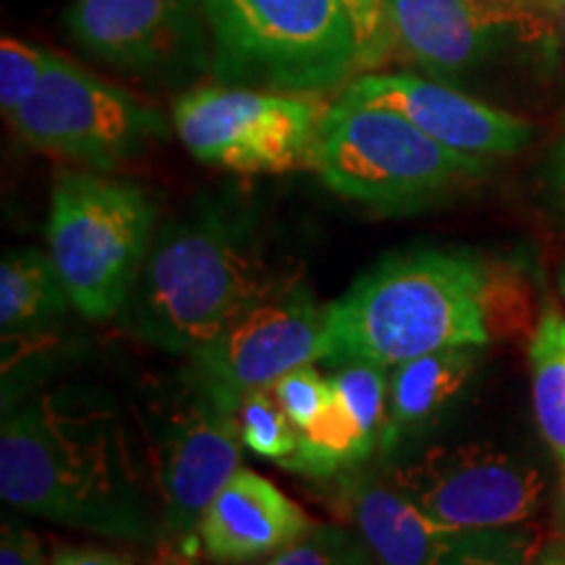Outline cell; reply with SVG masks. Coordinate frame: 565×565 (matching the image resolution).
<instances>
[{
    "mask_svg": "<svg viewBox=\"0 0 565 565\" xmlns=\"http://www.w3.org/2000/svg\"><path fill=\"white\" fill-rule=\"evenodd\" d=\"M0 494L17 511L110 540L162 534L124 416L103 393L58 387L13 408L0 427Z\"/></svg>",
    "mask_w": 565,
    "mask_h": 565,
    "instance_id": "1",
    "label": "cell"
},
{
    "mask_svg": "<svg viewBox=\"0 0 565 565\" xmlns=\"http://www.w3.org/2000/svg\"><path fill=\"white\" fill-rule=\"evenodd\" d=\"M288 282L273 270L249 207L200 196L154 233L118 317L145 343L192 359Z\"/></svg>",
    "mask_w": 565,
    "mask_h": 565,
    "instance_id": "2",
    "label": "cell"
},
{
    "mask_svg": "<svg viewBox=\"0 0 565 565\" xmlns=\"http://www.w3.org/2000/svg\"><path fill=\"white\" fill-rule=\"evenodd\" d=\"M484 265L466 252L412 249L370 267L330 303L324 364L393 366L454 345H487Z\"/></svg>",
    "mask_w": 565,
    "mask_h": 565,
    "instance_id": "3",
    "label": "cell"
},
{
    "mask_svg": "<svg viewBox=\"0 0 565 565\" xmlns=\"http://www.w3.org/2000/svg\"><path fill=\"white\" fill-rule=\"evenodd\" d=\"M212 76L228 87L324 95L359 68L341 0H202Z\"/></svg>",
    "mask_w": 565,
    "mask_h": 565,
    "instance_id": "4",
    "label": "cell"
},
{
    "mask_svg": "<svg viewBox=\"0 0 565 565\" xmlns=\"http://www.w3.org/2000/svg\"><path fill=\"white\" fill-rule=\"evenodd\" d=\"M312 171L343 200L395 215L482 179L490 160L450 150L387 108L335 100L320 126Z\"/></svg>",
    "mask_w": 565,
    "mask_h": 565,
    "instance_id": "5",
    "label": "cell"
},
{
    "mask_svg": "<svg viewBox=\"0 0 565 565\" xmlns=\"http://www.w3.org/2000/svg\"><path fill=\"white\" fill-rule=\"evenodd\" d=\"M158 207L131 181L71 171L58 175L47 249L68 299L87 320L121 315L154 238Z\"/></svg>",
    "mask_w": 565,
    "mask_h": 565,
    "instance_id": "6",
    "label": "cell"
},
{
    "mask_svg": "<svg viewBox=\"0 0 565 565\" xmlns=\"http://www.w3.org/2000/svg\"><path fill=\"white\" fill-rule=\"evenodd\" d=\"M145 429L154 454L162 534L175 545L200 542L202 515L221 487L242 469L238 401L192 364L147 401Z\"/></svg>",
    "mask_w": 565,
    "mask_h": 565,
    "instance_id": "7",
    "label": "cell"
},
{
    "mask_svg": "<svg viewBox=\"0 0 565 565\" xmlns=\"http://www.w3.org/2000/svg\"><path fill=\"white\" fill-rule=\"evenodd\" d=\"M328 105L322 95L254 87H200L173 103V129L189 154L236 173L312 168Z\"/></svg>",
    "mask_w": 565,
    "mask_h": 565,
    "instance_id": "8",
    "label": "cell"
},
{
    "mask_svg": "<svg viewBox=\"0 0 565 565\" xmlns=\"http://www.w3.org/2000/svg\"><path fill=\"white\" fill-rule=\"evenodd\" d=\"M6 121L34 150L95 171H113L168 137L160 110L58 53H51L38 92Z\"/></svg>",
    "mask_w": 565,
    "mask_h": 565,
    "instance_id": "9",
    "label": "cell"
},
{
    "mask_svg": "<svg viewBox=\"0 0 565 565\" xmlns=\"http://www.w3.org/2000/svg\"><path fill=\"white\" fill-rule=\"evenodd\" d=\"M387 475L448 532L524 524L540 511L547 490L540 469L490 445L424 450L391 466Z\"/></svg>",
    "mask_w": 565,
    "mask_h": 565,
    "instance_id": "10",
    "label": "cell"
},
{
    "mask_svg": "<svg viewBox=\"0 0 565 565\" xmlns=\"http://www.w3.org/2000/svg\"><path fill=\"white\" fill-rule=\"evenodd\" d=\"M63 24L84 53L137 79L175 82L212 66L202 0H71Z\"/></svg>",
    "mask_w": 565,
    "mask_h": 565,
    "instance_id": "11",
    "label": "cell"
},
{
    "mask_svg": "<svg viewBox=\"0 0 565 565\" xmlns=\"http://www.w3.org/2000/svg\"><path fill=\"white\" fill-rule=\"evenodd\" d=\"M330 356V303L315 299L303 282L267 296L228 324L192 364L231 398L273 387L296 366Z\"/></svg>",
    "mask_w": 565,
    "mask_h": 565,
    "instance_id": "12",
    "label": "cell"
},
{
    "mask_svg": "<svg viewBox=\"0 0 565 565\" xmlns=\"http://www.w3.org/2000/svg\"><path fill=\"white\" fill-rule=\"evenodd\" d=\"M547 13L503 0H391L393 55L433 79H458L490 58L505 34L540 40Z\"/></svg>",
    "mask_w": 565,
    "mask_h": 565,
    "instance_id": "13",
    "label": "cell"
},
{
    "mask_svg": "<svg viewBox=\"0 0 565 565\" xmlns=\"http://www.w3.org/2000/svg\"><path fill=\"white\" fill-rule=\"evenodd\" d=\"M338 100L398 113L450 150L484 160L521 152L532 139L526 118L412 71H366L345 84Z\"/></svg>",
    "mask_w": 565,
    "mask_h": 565,
    "instance_id": "14",
    "label": "cell"
},
{
    "mask_svg": "<svg viewBox=\"0 0 565 565\" xmlns=\"http://www.w3.org/2000/svg\"><path fill=\"white\" fill-rule=\"evenodd\" d=\"M315 521L270 479L238 469L212 498L200 542L215 565H254L301 540Z\"/></svg>",
    "mask_w": 565,
    "mask_h": 565,
    "instance_id": "15",
    "label": "cell"
},
{
    "mask_svg": "<svg viewBox=\"0 0 565 565\" xmlns=\"http://www.w3.org/2000/svg\"><path fill=\"white\" fill-rule=\"evenodd\" d=\"M343 508L374 565H433L454 534L427 519L391 475L351 477Z\"/></svg>",
    "mask_w": 565,
    "mask_h": 565,
    "instance_id": "16",
    "label": "cell"
},
{
    "mask_svg": "<svg viewBox=\"0 0 565 565\" xmlns=\"http://www.w3.org/2000/svg\"><path fill=\"white\" fill-rule=\"evenodd\" d=\"M477 364L479 345H454L393 366L387 419L380 440L383 461H393L461 398Z\"/></svg>",
    "mask_w": 565,
    "mask_h": 565,
    "instance_id": "17",
    "label": "cell"
},
{
    "mask_svg": "<svg viewBox=\"0 0 565 565\" xmlns=\"http://www.w3.org/2000/svg\"><path fill=\"white\" fill-rule=\"evenodd\" d=\"M333 383V380H330ZM380 454V435H374L349 401L333 387V395L324 404L309 429L299 435V445L288 458L278 461L282 469L296 475L324 479L356 469Z\"/></svg>",
    "mask_w": 565,
    "mask_h": 565,
    "instance_id": "18",
    "label": "cell"
},
{
    "mask_svg": "<svg viewBox=\"0 0 565 565\" xmlns=\"http://www.w3.org/2000/svg\"><path fill=\"white\" fill-rule=\"evenodd\" d=\"M71 303L51 254L13 249L0 263V328L3 338L32 333Z\"/></svg>",
    "mask_w": 565,
    "mask_h": 565,
    "instance_id": "19",
    "label": "cell"
},
{
    "mask_svg": "<svg viewBox=\"0 0 565 565\" xmlns=\"http://www.w3.org/2000/svg\"><path fill=\"white\" fill-rule=\"evenodd\" d=\"M532 398L540 433L565 466V315L545 307L532 338Z\"/></svg>",
    "mask_w": 565,
    "mask_h": 565,
    "instance_id": "20",
    "label": "cell"
},
{
    "mask_svg": "<svg viewBox=\"0 0 565 565\" xmlns=\"http://www.w3.org/2000/svg\"><path fill=\"white\" fill-rule=\"evenodd\" d=\"M238 427H242L246 448L273 461L291 456L301 435L299 427L282 412L273 387H259L238 401Z\"/></svg>",
    "mask_w": 565,
    "mask_h": 565,
    "instance_id": "21",
    "label": "cell"
},
{
    "mask_svg": "<svg viewBox=\"0 0 565 565\" xmlns=\"http://www.w3.org/2000/svg\"><path fill=\"white\" fill-rule=\"evenodd\" d=\"M482 309L490 338L515 335L529 328L534 317V299L526 275L508 265L484 267Z\"/></svg>",
    "mask_w": 565,
    "mask_h": 565,
    "instance_id": "22",
    "label": "cell"
},
{
    "mask_svg": "<svg viewBox=\"0 0 565 565\" xmlns=\"http://www.w3.org/2000/svg\"><path fill=\"white\" fill-rule=\"evenodd\" d=\"M532 542L519 529L454 532L433 565H526Z\"/></svg>",
    "mask_w": 565,
    "mask_h": 565,
    "instance_id": "23",
    "label": "cell"
},
{
    "mask_svg": "<svg viewBox=\"0 0 565 565\" xmlns=\"http://www.w3.org/2000/svg\"><path fill=\"white\" fill-rule=\"evenodd\" d=\"M263 565H374L356 532L343 526L315 524L301 540L267 557Z\"/></svg>",
    "mask_w": 565,
    "mask_h": 565,
    "instance_id": "24",
    "label": "cell"
},
{
    "mask_svg": "<svg viewBox=\"0 0 565 565\" xmlns=\"http://www.w3.org/2000/svg\"><path fill=\"white\" fill-rule=\"evenodd\" d=\"M51 51L26 45L17 38L0 40V108L3 116L17 113L38 92Z\"/></svg>",
    "mask_w": 565,
    "mask_h": 565,
    "instance_id": "25",
    "label": "cell"
},
{
    "mask_svg": "<svg viewBox=\"0 0 565 565\" xmlns=\"http://www.w3.org/2000/svg\"><path fill=\"white\" fill-rule=\"evenodd\" d=\"M341 6L351 21L353 38H356L362 74L383 66L393 55L391 0H341Z\"/></svg>",
    "mask_w": 565,
    "mask_h": 565,
    "instance_id": "26",
    "label": "cell"
},
{
    "mask_svg": "<svg viewBox=\"0 0 565 565\" xmlns=\"http://www.w3.org/2000/svg\"><path fill=\"white\" fill-rule=\"evenodd\" d=\"M273 393L282 412L288 414V419L299 427V433H303V429L312 427L324 404L330 401L333 383L315 364H303L282 374L278 383L273 385Z\"/></svg>",
    "mask_w": 565,
    "mask_h": 565,
    "instance_id": "27",
    "label": "cell"
},
{
    "mask_svg": "<svg viewBox=\"0 0 565 565\" xmlns=\"http://www.w3.org/2000/svg\"><path fill=\"white\" fill-rule=\"evenodd\" d=\"M0 565H45L40 540L21 526H3L0 536Z\"/></svg>",
    "mask_w": 565,
    "mask_h": 565,
    "instance_id": "28",
    "label": "cell"
},
{
    "mask_svg": "<svg viewBox=\"0 0 565 565\" xmlns=\"http://www.w3.org/2000/svg\"><path fill=\"white\" fill-rule=\"evenodd\" d=\"M53 565H129L124 557L95 547H68L55 555Z\"/></svg>",
    "mask_w": 565,
    "mask_h": 565,
    "instance_id": "29",
    "label": "cell"
},
{
    "mask_svg": "<svg viewBox=\"0 0 565 565\" xmlns=\"http://www.w3.org/2000/svg\"><path fill=\"white\" fill-rule=\"evenodd\" d=\"M547 181H550V192L555 196L557 210H561V215L565 217V131L561 141L555 145L553 158H550Z\"/></svg>",
    "mask_w": 565,
    "mask_h": 565,
    "instance_id": "30",
    "label": "cell"
},
{
    "mask_svg": "<svg viewBox=\"0 0 565 565\" xmlns=\"http://www.w3.org/2000/svg\"><path fill=\"white\" fill-rule=\"evenodd\" d=\"M503 3L513 6V9L534 11V13H547V9H550V0H503ZM547 17H550V13H547Z\"/></svg>",
    "mask_w": 565,
    "mask_h": 565,
    "instance_id": "31",
    "label": "cell"
},
{
    "mask_svg": "<svg viewBox=\"0 0 565 565\" xmlns=\"http://www.w3.org/2000/svg\"><path fill=\"white\" fill-rule=\"evenodd\" d=\"M553 21H557V26L565 32V0H550V9H547Z\"/></svg>",
    "mask_w": 565,
    "mask_h": 565,
    "instance_id": "32",
    "label": "cell"
},
{
    "mask_svg": "<svg viewBox=\"0 0 565 565\" xmlns=\"http://www.w3.org/2000/svg\"><path fill=\"white\" fill-rule=\"evenodd\" d=\"M540 565H565V557H547V561Z\"/></svg>",
    "mask_w": 565,
    "mask_h": 565,
    "instance_id": "33",
    "label": "cell"
},
{
    "mask_svg": "<svg viewBox=\"0 0 565 565\" xmlns=\"http://www.w3.org/2000/svg\"><path fill=\"white\" fill-rule=\"evenodd\" d=\"M563 508H565V466H563Z\"/></svg>",
    "mask_w": 565,
    "mask_h": 565,
    "instance_id": "34",
    "label": "cell"
},
{
    "mask_svg": "<svg viewBox=\"0 0 565 565\" xmlns=\"http://www.w3.org/2000/svg\"><path fill=\"white\" fill-rule=\"evenodd\" d=\"M563 288H565V275H563Z\"/></svg>",
    "mask_w": 565,
    "mask_h": 565,
    "instance_id": "35",
    "label": "cell"
}]
</instances>
